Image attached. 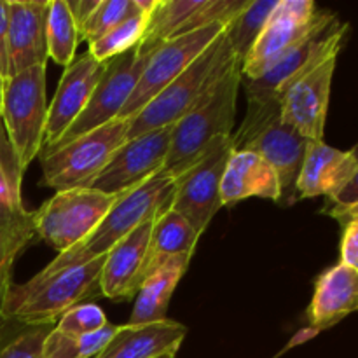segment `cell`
I'll list each match as a JSON object with an SVG mask.
<instances>
[{"label":"cell","mask_w":358,"mask_h":358,"mask_svg":"<svg viewBox=\"0 0 358 358\" xmlns=\"http://www.w3.org/2000/svg\"><path fill=\"white\" fill-rule=\"evenodd\" d=\"M236 63H241V59L231 48L224 30V34L215 38L213 44L191 66H187L184 73L168 84L131 119L128 140L154 129L177 124L222 80V77Z\"/></svg>","instance_id":"obj_3"},{"label":"cell","mask_w":358,"mask_h":358,"mask_svg":"<svg viewBox=\"0 0 358 358\" xmlns=\"http://www.w3.org/2000/svg\"><path fill=\"white\" fill-rule=\"evenodd\" d=\"M357 171L353 150H339L322 142H310L297 178V198L313 199L325 196L327 201L338 198L339 192L352 182Z\"/></svg>","instance_id":"obj_18"},{"label":"cell","mask_w":358,"mask_h":358,"mask_svg":"<svg viewBox=\"0 0 358 358\" xmlns=\"http://www.w3.org/2000/svg\"><path fill=\"white\" fill-rule=\"evenodd\" d=\"M121 196L91 187L58 191L34 212L35 234L63 254L86 240Z\"/></svg>","instance_id":"obj_7"},{"label":"cell","mask_w":358,"mask_h":358,"mask_svg":"<svg viewBox=\"0 0 358 358\" xmlns=\"http://www.w3.org/2000/svg\"><path fill=\"white\" fill-rule=\"evenodd\" d=\"M66 3H69L70 13H72L73 20H76L77 27H79L80 30L83 24L87 21V17H90L91 14H93V10L96 9L100 0H77V2H70V0H66Z\"/></svg>","instance_id":"obj_37"},{"label":"cell","mask_w":358,"mask_h":358,"mask_svg":"<svg viewBox=\"0 0 358 358\" xmlns=\"http://www.w3.org/2000/svg\"><path fill=\"white\" fill-rule=\"evenodd\" d=\"M187 327L175 320L117 325L114 338L94 358H157L178 353Z\"/></svg>","instance_id":"obj_20"},{"label":"cell","mask_w":358,"mask_h":358,"mask_svg":"<svg viewBox=\"0 0 358 358\" xmlns=\"http://www.w3.org/2000/svg\"><path fill=\"white\" fill-rule=\"evenodd\" d=\"M37 238L35 234L34 212H23L16 219L9 220L0 227V332L3 325V306L9 296L13 283L14 262L20 257L21 252Z\"/></svg>","instance_id":"obj_24"},{"label":"cell","mask_w":358,"mask_h":358,"mask_svg":"<svg viewBox=\"0 0 358 358\" xmlns=\"http://www.w3.org/2000/svg\"><path fill=\"white\" fill-rule=\"evenodd\" d=\"M154 219L143 220L105 255L100 275L101 297L122 303L136 296L143 282L147 243Z\"/></svg>","instance_id":"obj_17"},{"label":"cell","mask_w":358,"mask_h":358,"mask_svg":"<svg viewBox=\"0 0 358 358\" xmlns=\"http://www.w3.org/2000/svg\"><path fill=\"white\" fill-rule=\"evenodd\" d=\"M240 86L241 63H236L187 115L173 124L163 173L177 178L198 161L217 138L233 135Z\"/></svg>","instance_id":"obj_4"},{"label":"cell","mask_w":358,"mask_h":358,"mask_svg":"<svg viewBox=\"0 0 358 358\" xmlns=\"http://www.w3.org/2000/svg\"><path fill=\"white\" fill-rule=\"evenodd\" d=\"M147 58L149 56H138L135 49H131V51L110 59L103 77L98 83L96 90L91 94L86 108L80 112L76 122L66 129L62 140L52 147L63 145V143L70 142V140L79 138V136L86 135V133L121 117L122 108L128 103L136 83H138L140 73H142L143 66H145Z\"/></svg>","instance_id":"obj_12"},{"label":"cell","mask_w":358,"mask_h":358,"mask_svg":"<svg viewBox=\"0 0 358 358\" xmlns=\"http://www.w3.org/2000/svg\"><path fill=\"white\" fill-rule=\"evenodd\" d=\"M23 212H27L23 201H21V198L14 196L6 177H3L2 170H0V227L9 222V220L16 219Z\"/></svg>","instance_id":"obj_34"},{"label":"cell","mask_w":358,"mask_h":358,"mask_svg":"<svg viewBox=\"0 0 358 358\" xmlns=\"http://www.w3.org/2000/svg\"><path fill=\"white\" fill-rule=\"evenodd\" d=\"M338 20L313 0H278L264 30L241 63L243 79H259L318 28Z\"/></svg>","instance_id":"obj_8"},{"label":"cell","mask_w":358,"mask_h":358,"mask_svg":"<svg viewBox=\"0 0 358 358\" xmlns=\"http://www.w3.org/2000/svg\"><path fill=\"white\" fill-rule=\"evenodd\" d=\"M280 182L275 170L250 150H234L220 182V203L233 206L243 199L262 198L280 201Z\"/></svg>","instance_id":"obj_21"},{"label":"cell","mask_w":358,"mask_h":358,"mask_svg":"<svg viewBox=\"0 0 358 358\" xmlns=\"http://www.w3.org/2000/svg\"><path fill=\"white\" fill-rule=\"evenodd\" d=\"M317 334H318V331H315V329H311V327L304 329V331L297 332V334H296V338H294L292 341L289 343V346H287V348H292V346H296V345H301V343H304V341H308V339L315 338V336H317Z\"/></svg>","instance_id":"obj_38"},{"label":"cell","mask_w":358,"mask_h":358,"mask_svg":"<svg viewBox=\"0 0 358 358\" xmlns=\"http://www.w3.org/2000/svg\"><path fill=\"white\" fill-rule=\"evenodd\" d=\"M108 63L96 62L90 52L73 59L59 79L52 101L48 107L45 135L42 150L51 149L62 140L66 129L76 122L80 112L86 108L91 94L103 77ZM41 150V152H42Z\"/></svg>","instance_id":"obj_14"},{"label":"cell","mask_w":358,"mask_h":358,"mask_svg":"<svg viewBox=\"0 0 358 358\" xmlns=\"http://www.w3.org/2000/svg\"><path fill=\"white\" fill-rule=\"evenodd\" d=\"M0 84H3V79H2V77H0Z\"/></svg>","instance_id":"obj_40"},{"label":"cell","mask_w":358,"mask_h":358,"mask_svg":"<svg viewBox=\"0 0 358 358\" xmlns=\"http://www.w3.org/2000/svg\"><path fill=\"white\" fill-rule=\"evenodd\" d=\"M133 117H117L76 140L41 152L42 180L58 191L90 187L115 150L128 140Z\"/></svg>","instance_id":"obj_5"},{"label":"cell","mask_w":358,"mask_h":358,"mask_svg":"<svg viewBox=\"0 0 358 358\" xmlns=\"http://www.w3.org/2000/svg\"><path fill=\"white\" fill-rule=\"evenodd\" d=\"M358 311V269L338 262L315 280L308 308L310 327L322 332Z\"/></svg>","instance_id":"obj_19"},{"label":"cell","mask_w":358,"mask_h":358,"mask_svg":"<svg viewBox=\"0 0 358 358\" xmlns=\"http://www.w3.org/2000/svg\"><path fill=\"white\" fill-rule=\"evenodd\" d=\"M7 34H9V0H0V77H9V58H7Z\"/></svg>","instance_id":"obj_35"},{"label":"cell","mask_w":358,"mask_h":358,"mask_svg":"<svg viewBox=\"0 0 358 358\" xmlns=\"http://www.w3.org/2000/svg\"><path fill=\"white\" fill-rule=\"evenodd\" d=\"M117 325L103 327L93 334H66L52 327L44 339L42 357L44 358H94L107 343L114 338Z\"/></svg>","instance_id":"obj_28"},{"label":"cell","mask_w":358,"mask_h":358,"mask_svg":"<svg viewBox=\"0 0 358 358\" xmlns=\"http://www.w3.org/2000/svg\"><path fill=\"white\" fill-rule=\"evenodd\" d=\"M199 238L201 234L171 206L157 215L152 222L147 243L143 280L177 255H194Z\"/></svg>","instance_id":"obj_23"},{"label":"cell","mask_w":358,"mask_h":358,"mask_svg":"<svg viewBox=\"0 0 358 358\" xmlns=\"http://www.w3.org/2000/svg\"><path fill=\"white\" fill-rule=\"evenodd\" d=\"M136 3H138L136 13L121 21L117 27L112 28L96 42L90 44V55L96 62L108 63L110 59L135 49L142 42L147 24H149L150 10L156 6V0H136Z\"/></svg>","instance_id":"obj_25"},{"label":"cell","mask_w":358,"mask_h":358,"mask_svg":"<svg viewBox=\"0 0 358 358\" xmlns=\"http://www.w3.org/2000/svg\"><path fill=\"white\" fill-rule=\"evenodd\" d=\"M2 86L0 84V170H2L3 177H6L7 184H9L10 191L14 196L21 198V182H23V171H21L20 164H17L16 154H14L13 145L7 136L6 124H3L2 117Z\"/></svg>","instance_id":"obj_33"},{"label":"cell","mask_w":358,"mask_h":358,"mask_svg":"<svg viewBox=\"0 0 358 358\" xmlns=\"http://www.w3.org/2000/svg\"><path fill=\"white\" fill-rule=\"evenodd\" d=\"M352 150L357 157V171L355 175H353L352 182H350V184L339 192L338 198L332 199V201H327V203H332V205L348 206V205H355V203H358V145L353 147Z\"/></svg>","instance_id":"obj_36"},{"label":"cell","mask_w":358,"mask_h":358,"mask_svg":"<svg viewBox=\"0 0 358 358\" xmlns=\"http://www.w3.org/2000/svg\"><path fill=\"white\" fill-rule=\"evenodd\" d=\"M339 55H332L301 73L280 98V119L311 142H322L327 122L332 77Z\"/></svg>","instance_id":"obj_13"},{"label":"cell","mask_w":358,"mask_h":358,"mask_svg":"<svg viewBox=\"0 0 358 358\" xmlns=\"http://www.w3.org/2000/svg\"><path fill=\"white\" fill-rule=\"evenodd\" d=\"M276 3L278 0H250V3L226 27L227 41L241 63L264 30Z\"/></svg>","instance_id":"obj_27"},{"label":"cell","mask_w":358,"mask_h":358,"mask_svg":"<svg viewBox=\"0 0 358 358\" xmlns=\"http://www.w3.org/2000/svg\"><path fill=\"white\" fill-rule=\"evenodd\" d=\"M48 7L49 0H9V77L48 63Z\"/></svg>","instance_id":"obj_16"},{"label":"cell","mask_w":358,"mask_h":358,"mask_svg":"<svg viewBox=\"0 0 358 358\" xmlns=\"http://www.w3.org/2000/svg\"><path fill=\"white\" fill-rule=\"evenodd\" d=\"M79 41V27L70 13L66 0H49L48 17H45V42H48L49 59L65 69L72 65Z\"/></svg>","instance_id":"obj_26"},{"label":"cell","mask_w":358,"mask_h":358,"mask_svg":"<svg viewBox=\"0 0 358 358\" xmlns=\"http://www.w3.org/2000/svg\"><path fill=\"white\" fill-rule=\"evenodd\" d=\"M51 329V325L23 327L14 338L0 343V358H44V339Z\"/></svg>","instance_id":"obj_32"},{"label":"cell","mask_w":358,"mask_h":358,"mask_svg":"<svg viewBox=\"0 0 358 358\" xmlns=\"http://www.w3.org/2000/svg\"><path fill=\"white\" fill-rule=\"evenodd\" d=\"M192 255H177L150 273L136 292L135 308L128 324H154L166 320L168 306L178 282L187 271Z\"/></svg>","instance_id":"obj_22"},{"label":"cell","mask_w":358,"mask_h":358,"mask_svg":"<svg viewBox=\"0 0 358 358\" xmlns=\"http://www.w3.org/2000/svg\"><path fill=\"white\" fill-rule=\"evenodd\" d=\"M322 213L341 224L339 262L358 269V203L348 206L325 203Z\"/></svg>","instance_id":"obj_30"},{"label":"cell","mask_w":358,"mask_h":358,"mask_svg":"<svg viewBox=\"0 0 358 358\" xmlns=\"http://www.w3.org/2000/svg\"><path fill=\"white\" fill-rule=\"evenodd\" d=\"M136 9H138L136 0H100L96 9L79 30L80 41L87 42V45L93 44L112 28L117 27L121 21L136 13Z\"/></svg>","instance_id":"obj_29"},{"label":"cell","mask_w":358,"mask_h":358,"mask_svg":"<svg viewBox=\"0 0 358 358\" xmlns=\"http://www.w3.org/2000/svg\"><path fill=\"white\" fill-rule=\"evenodd\" d=\"M105 255L49 276L13 285L3 306V322L23 327H55L63 313L101 296L100 275Z\"/></svg>","instance_id":"obj_1"},{"label":"cell","mask_w":358,"mask_h":358,"mask_svg":"<svg viewBox=\"0 0 358 358\" xmlns=\"http://www.w3.org/2000/svg\"><path fill=\"white\" fill-rule=\"evenodd\" d=\"M227 24L215 23L191 34L170 38L154 49L147 58L140 79L121 112V117H135L154 96L161 93L168 84L173 83L180 73L187 70L215 38L224 34Z\"/></svg>","instance_id":"obj_10"},{"label":"cell","mask_w":358,"mask_h":358,"mask_svg":"<svg viewBox=\"0 0 358 358\" xmlns=\"http://www.w3.org/2000/svg\"><path fill=\"white\" fill-rule=\"evenodd\" d=\"M171 131L173 126H166L126 140L90 187L105 194L121 196L156 177L166 163Z\"/></svg>","instance_id":"obj_11"},{"label":"cell","mask_w":358,"mask_h":358,"mask_svg":"<svg viewBox=\"0 0 358 358\" xmlns=\"http://www.w3.org/2000/svg\"><path fill=\"white\" fill-rule=\"evenodd\" d=\"M45 65L10 76L2 86V117L21 171L41 156L48 121Z\"/></svg>","instance_id":"obj_6"},{"label":"cell","mask_w":358,"mask_h":358,"mask_svg":"<svg viewBox=\"0 0 358 358\" xmlns=\"http://www.w3.org/2000/svg\"><path fill=\"white\" fill-rule=\"evenodd\" d=\"M157 358H177V353H166V355H161Z\"/></svg>","instance_id":"obj_39"},{"label":"cell","mask_w":358,"mask_h":358,"mask_svg":"<svg viewBox=\"0 0 358 358\" xmlns=\"http://www.w3.org/2000/svg\"><path fill=\"white\" fill-rule=\"evenodd\" d=\"M175 178L163 171L133 191L124 192L86 240L56 255L42 271H38V276L55 275L72 266H83L107 255L143 220L154 219L166 212L171 206Z\"/></svg>","instance_id":"obj_2"},{"label":"cell","mask_w":358,"mask_h":358,"mask_svg":"<svg viewBox=\"0 0 358 358\" xmlns=\"http://www.w3.org/2000/svg\"><path fill=\"white\" fill-rule=\"evenodd\" d=\"M234 150L233 135L217 138L198 161L175 178L171 208L180 213L199 234L205 233L222 208L220 182Z\"/></svg>","instance_id":"obj_9"},{"label":"cell","mask_w":358,"mask_h":358,"mask_svg":"<svg viewBox=\"0 0 358 358\" xmlns=\"http://www.w3.org/2000/svg\"><path fill=\"white\" fill-rule=\"evenodd\" d=\"M310 142L311 140L301 135L296 128L276 119L240 150L255 152L275 170L282 191L278 205L290 206L299 199L296 185Z\"/></svg>","instance_id":"obj_15"},{"label":"cell","mask_w":358,"mask_h":358,"mask_svg":"<svg viewBox=\"0 0 358 358\" xmlns=\"http://www.w3.org/2000/svg\"><path fill=\"white\" fill-rule=\"evenodd\" d=\"M107 325V317H105L103 310L98 304L84 303L79 304V306L70 308L66 313H63L59 320L56 322L55 327L58 331L66 332V334L84 336L101 331Z\"/></svg>","instance_id":"obj_31"}]
</instances>
